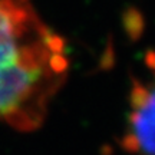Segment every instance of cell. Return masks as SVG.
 <instances>
[{
  "instance_id": "obj_1",
  "label": "cell",
  "mask_w": 155,
  "mask_h": 155,
  "mask_svg": "<svg viewBox=\"0 0 155 155\" xmlns=\"http://www.w3.org/2000/svg\"><path fill=\"white\" fill-rule=\"evenodd\" d=\"M68 68L65 40L32 0H0V121L19 131L36 129Z\"/></svg>"
},
{
  "instance_id": "obj_2",
  "label": "cell",
  "mask_w": 155,
  "mask_h": 155,
  "mask_svg": "<svg viewBox=\"0 0 155 155\" xmlns=\"http://www.w3.org/2000/svg\"><path fill=\"white\" fill-rule=\"evenodd\" d=\"M122 144L132 154L155 155V78L134 85Z\"/></svg>"
}]
</instances>
